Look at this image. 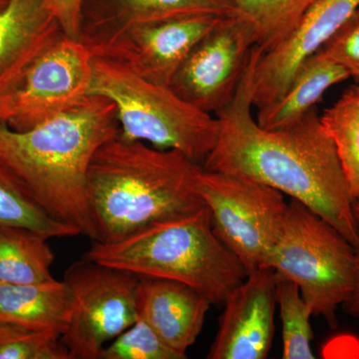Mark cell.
Listing matches in <instances>:
<instances>
[{
  "label": "cell",
  "mask_w": 359,
  "mask_h": 359,
  "mask_svg": "<svg viewBox=\"0 0 359 359\" xmlns=\"http://www.w3.org/2000/svg\"><path fill=\"white\" fill-rule=\"evenodd\" d=\"M341 309L348 316L359 320V248L356 250L355 283L353 292L342 304Z\"/></svg>",
  "instance_id": "83f0119b"
},
{
  "label": "cell",
  "mask_w": 359,
  "mask_h": 359,
  "mask_svg": "<svg viewBox=\"0 0 359 359\" xmlns=\"http://www.w3.org/2000/svg\"><path fill=\"white\" fill-rule=\"evenodd\" d=\"M197 190L211 212L215 233L247 273L266 268L289 209L283 194L259 182L204 168Z\"/></svg>",
  "instance_id": "52a82bcc"
},
{
  "label": "cell",
  "mask_w": 359,
  "mask_h": 359,
  "mask_svg": "<svg viewBox=\"0 0 359 359\" xmlns=\"http://www.w3.org/2000/svg\"><path fill=\"white\" fill-rule=\"evenodd\" d=\"M7 2H8V0H0V8H1V7H4V6H6Z\"/></svg>",
  "instance_id": "f546056e"
},
{
  "label": "cell",
  "mask_w": 359,
  "mask_h": 359,
  "mask_svg": "<svg viewBox=\"0 0 359 359\" xmlns=\"http://www.w3.org/2000/svg\"><path fill=\"white\" fill-rule=\"evenodd\" d=\"M256 45L254 26L247 18L240 13L221 18L180 66L170 88L215 116L237 94Z\"/></svg>",
  "instance_id": "30bf717a"
},
{
  "label": "cell",
  "mask_w": 359,
  "mask_h": 359,
  "mask_svg": "<svg viewBox=\"0 0 359 359\" xmlns=\"http://www.w3.org/2000/svg\"><path fill=\"white\" fill-rule=\"evenodd\" d=\"M356 250L332 224L292 199L266 268L294 282L313 316L335 327L337 311L355 283Z\"/></svg>",
  "instance_id": "8992f818"
},
{
  "label": "cell",
  "mask_w": 359,
  "mask_h": 359,
  "mask_svg": "<svg viewBox=\"0 0 359 359\" xmlns=\"http://www.w3.org/2000/svg\"><path fill=\"white\" fill-rule=\"evenodd\" d=\"M88 95L104 96L117 108L120 135L203 164L216 145L219 123L170 88L153 83L106 59H92Z\"/></svg>",
  "instance_id": "5b68a950"
},
{
  "label": "cell",
  "mask_w": 359,
  "mask_h": 359,
  "mask_svg": "<svg viewBox=\"0 0 359 359\" xmlns=\"http://www.w3.org/2000/svg\"><path fill=\"white\" fill-rule=\"evenodd\" d=\"M237 15L231 0H84L79 40L83 43L134 25L184 16Z\"/></svg>",
  "instance_id": "2e32d148"
},
{
  "label": "cell",
  "mask_w": 359,
  "mask_h": 359,
  "mask_svg": "<svg viewBox=\"0 0 359 359\" xmlns=\"http://www.w3.org/2000/svg\"><path fill=\"white\" fill-rule=\"evenodd\" d=\"M320 50L359 83V8Z\"/></svg>",
  "instance_id": "484cf974"
},
{
  "label": "cell",
  "mask_w": 359,
  "mask_h": 359,
  "mask_svg": "<svg viewBox=\"0 0 359 359\" xmlns=\"http://www.w3.org/2000/svg\"><path fill=\"white\" fill-rule=\"evenodd\" d=\"M65 35L44 0H8L0 8V96Z\"/></svg>",
  "instance_id": "5bb4252c"
},
{
  "label": "cell",
  "mask_w": 359,
  "mask_h": 359,
  "mask_svg": "<svg viewBox=\"0 0 359 359\" xmlns=\"http://www.w3.org/2000/svg\"><path fill=\"white\" fill-rule=\"evenodd\" d=\"M44 2L57 18L66 36L79 40L84 0H44Z\"/></svg>",
  "instance_id": "4316f807"
},
{
  "label": "cell",
  "mask_w": 359,
  "mask_h": 359,
  "mask_svg": "<svg viewBox=\"0 0 359 359\" xmlns=\"http://www.w3.org/2000/svg\"><path fill=\"white\" fill-rule=\"evenodd\" d=\"M353 211H354V216H355L356 223H358V229H359V200L354 201Z\"/></svg>",
  "instance_id": "f1b7e54d"
},
{
  "label": "cell",
  "mask_w": 359,
  "mask_h": 359,
  "mask_svg": "<svg viewBox=\"0 0 359 359\" xmlns=\"http://www.w3.org/2000/svg\"><path fill=\"white\" fill-rule=\"evenodd\" d=\"M202 165L118 135L96 151L87 176L93 242L114 243L151 224L204 207L198 193Z\"/></svg>",
  "instance_id": "3957f363"
},
{
  "label": "cell",
  "mask_w": 359,
  "mask_h": 359,
  "mask_svg": "<svg viewBox=\"0 0 359 359\" xmlns=\"http://www.w3.org/2000/svg\"><path fill=\"white\" fill-rule=\"evenodd\" d=\"M49 238L22 226L0 224V283L28 285L54 280L55 256Z\"/></svg>",
  "instance_id": "d6986e66"
},
{
  "label": "cell",
  "mask_w": 359,
  "mask_h": 359,
  "mask_svg": "<svg viewBox=\"0 0 359 359\" xmlns=\"http://www.w3.org/2000/svg\"><path fill=\"white\" fill-rule=\"evenodd\" d=\"M63 280L72 306L61 342L70 359H99L104 347L138 318L140 278L84 257L71 264Z\"/></svg>",
  "instance_id": "ba28073f"
},
{
  "label": "cell",
  "mask_w": 359,
  "mask_h": 359,
  "mask_svg": "<svg viewBox=\"0 0 359 359\" xmlns=\"http://www.w3.org/2000/svg\"><path fill=\"white\" fill-rule=\"evenodd\" d=\"M99 359H185L167 346L139 314L131 327L110 341Z\"/></svg>",
  "instance_id": "d4e9b609"
},
{
  "label": "cell",
  "mask_w": 359,
  "mask_h": 359,
  "mask_svg": "<svg viewBox=\"0 0 359 359\" xmlns=\"http://www.w3.org/2000/svg\"><path fill=\"white\" fill-rule=\"evenodd\" d=\"M84 257L139 278L185 283L212 304H223L248 276L240 259L215 233L207 205L118 242H93Z\"/></svg>",
  "instance_id": "277c9868"
},
{
  "label": "cell",
  "mask_w": 359,
  "mask_h": 359,
  "mask_svg": "<svg viewBox=\"0 0 359 359\" xmlns=\"http://www.w3.org/2000/svg\"><path fill=\"white\" fill-rule=\"evenodd\" d=\"M72 295L65 280L0 283V321L51 332L61 337L69 323Z\"/></svg>",
  "instance_id": "e0dca14e"
},
{
  "label": "cell",
  "mask_w": 359,
  "mask_h": 359,
  "mask_svg": "<svg viewBox=\"0 0 359 359\" xmlns=\"http://www.w3.org/2000/svg\"><path fill=\"white\" fill-rule=\"evenodd\" d=\"M278 276L271 268L248 273L224 302L208 359H264L275 334Z\"/></svg>",
  "instance_id": "4fadbf2b"
},
{
  "label": "cell",
  "mask_w": 359,
  "mask_h": 359,
  "mask_svg": "<svg viewBox=\"0 0 359 359\" xmlns=\"http://www.w3.org/2000/svg\"><path fill=\"white\" fill-rule=\"evenodd\" d=\"M221 18L198 14L134 25L84 44L93 57L112 61L148 81L170 86L194 47Z\"/></svg>",
  "instance_id": "8fae6325"
},
{
  "label": "cell",
  "mask_w": 359,
  "mask_h": 359,
  "mask_svg": "<svg viewBox=\"0 0 359 359\" xmlns=\"http://www.w3.org/2000/svg\"><path fill=\"white\" fill-rule=\"evenodd\" d=\"M257 53L255 46L237 94L215 114L218 138L203 168L259 182L299 201L358 249L354 200L318 108L294 124L276 130L262 128L252 116V73Z\"/></svg>",
  "instance_id": "6da1fadb"
},
{
  "label": "cell",
  "mask_w": 359,
  "mask_h": 359,
  "mask_svg": "<svg viewBox=\"0 0 359 359\" xmlns=\"http://www.w3.org/2000/svg\"><path fill=\"white\" fill-rule=\"evenodd\" d=\"M334 142L354 201L359 200V85L348 87L320 116Z\"/></svg>",
  "instance_id": "44dd1931"
},
{
  "label": "cell",
  "mask_w": 359,
  "mask_h": 359,
  "mask_svg": "<svg viewBox=\"0 0 359 359\" xmlns=\"http://www.w3.org/2000/svg\"><path fill=\"white\" fill-rule=\"evenodd\" d=\"M0 224L22 226L47 238L75 237L80 231L52 218L0 162Z\"/></svg>",
  "instance_id": "ffe728a7"
},
{
  "label": "cell",
  "mask_w": 359,
  "mask_h": 359,
  "mask_svg": "<svg viewBox=\"0 0 359 359\" xmlns=\"http://www.w3.org/2000/svg\"><path fill=\"white\" fill-rule=\"evenodd\" d=\"M276 302L283 323V358L313 359L311 325L313 314L299 287L292 280L278 276Z\"/></svg>",
  "instance_id": "603a6c76"
},
{
  "label": "cell",
  "mask_w": 359,
  "mask_h": 359,
  "mask_svg": "<svg viewBox=\"0 0 359 359\" xmlns=\"http://www.w3.org/2000/svg\"><path fill=\"white\" fill-rule=\"evenodd\" d=\"M348 78L344 68L318 50L302 63L280 100L257 110V124L268 130L294 124L316 107L330 87Z\"/></svg>",
  "instance_id": "ac0fdd59"
},
{
  "label": "cell",
  "mask_w": 359,
  "mask_h": 359,
  "mask_svg": "<svg viewBox=\"0 0 359 359\" xmlns=\"http://www.w3.org/2000/svg\"><path fill=\"white\" fill-rule=\"evenodd\" d=\"M358 8L359 0H316L287 39L268 51L259 49L252 73L254 107L263 109L280 100L302 63Z\"/></svg>",
  "instance_id": "7c38bea8"
},
{
  "label": "cell",
  "mask_w": 359,
  "mask_h": 359,
  "mask_svg": "<svg viewBox=\"0 0 359 359\" xmlns=\"http://www.w3.org/2000/svg\"><path fill=\"white\" fill-rule=\"evenodd\" d=\"M0 359H70L60 337L0 321Z\"/></svg>",
  "instance_id": "cb8c5ba5"
},
{
  "label": "cell",
  "mask_w": 359,
  "mask_h": 359,
  "mask_svg": "<svg viewBox=\"0 0 359 359\" xmlns=\"http://www.w3.org/2000/svg\"><path fill=\"white\" fill-rule=\"evenodd\" d=\"M92 59L86 45L65 35L0 96V122L25 131L80 102L89 93Z\"/></svg>",
  "instance_id": "9c48e42d"
},
{
  "label": "cell",
  "mask_w": 359,
  "mask_h": 359,
  "mask_svg": "<svg viewBox=\"0 0 359 359\" xmlns=\"http://www.w3.org/2000/svg\"><path fill=\"white\" fill-rule=\"evenodd\" d=\"M254 26L257 46L266 52L294 32L316 0H231Z\"/></svg>",
  "instance_id": "7402d4cb"
},
{
  "label": "cell",
  "mask_w": 359,
  "mask_h": 359,
  "mask_svg": "<svg viewBox=\"0 0 359 359\" xmlns=\"http://www.w3.org/2000/svg\"><path fill=\"white\" fill-rule=\"evenodd\" d=\"M211 302L185 283L140 278L139 314L161 339L187 358V351L202 332Z\"/></svg>",
  "instance_id": "9a60e30c"
},
{
  "label": "cell",
  "mask_w": 359,
  "mask_h": 359,
  "mask_svg": "<svg viewBox=\"0 0 359 359\" xmlns=\"http://www.w3.org/2000/svg\"><path fill=\"white\" fill-rule=\"evenodd\" d=\"M120 132L115 104L87 95L25 131L0 122V162L49 216L93 241L87 195L90 163L99 147Z\"/></svg>",
  "instance_id": "7a4b0ae2"
}]
</instances>
